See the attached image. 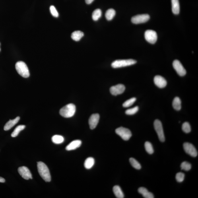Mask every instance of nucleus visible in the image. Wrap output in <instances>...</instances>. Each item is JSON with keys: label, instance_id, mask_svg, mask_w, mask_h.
Segmentation results:
<instances>
[{"label": "nucleus", "instance_id": "nucleus-1", "mask_svg": "<svg viewBox=\"0 0 198 198\" xmlns=\"http://www.w3.org/2000/svg\"><path fill=\"white\" fill-rule=\"evenodd\" d=\"M39 174L45 181L50 182L51 180V177L48 167L44 163L39 162L37 163Z\"/></svg>", "mask_w": 198, "mask_h": 198}, {"label": "nucleus", "instance_id": "nucleus-2", "mask_svg": "<svg viewBox=\"0 0 198 198\" xmlns=\"http://www.w3.org/2000/svg\"><path fill=\"white\" fill-rule=\"evenodd\" d=\"M75 105L69 104L62 108L59 111L60 115L65 118H69L73 116L76 112Z\"/></svg>", "mask_w": 198, "mask_h": 198}, {"label": "nucleus", "instance_id": "nucleus-3", "mask_svg": "<svg viewBox=\"0 0 198 198\" xmlns=\"http://www.w3.org/2000/svg\"><path fill=\"white\" fill-rule=\"evenodd\" d=\"M16 71L22 77L28 78L30 75V72L26 64L22 61H18L16 64Z\"/></svg>", "mask_w": 198, "mask_h": 198}, {"label": "nucleus", "instance_id": "nucleus-4", "mask_svg": "<svg viewBox=\"0 0 198 198\" xmlns=\"http://www.w3.org/2000/svg\"><path fill=\"white\" fill-rule=\"evenodd\" d=\"M137 61L133 59L116 60L113 61L111 66L114 68L127 67L135 64Z\"/></svg>", "mask_w": 198, "mask_h": 198}, {"label": "nucleus", "instance_id": "nucleus-5", "mask_svg": "<svg viewBox=\"0 0 198 198\" xmlns=\"http://www.w3.org/2000/svg\"><path fill=\"white\" fill-rule=\"evenodd\" d=\"M154 129L158 134V139L162 142L165 141V139L163 129L162 123L158 120H156L154 121Z\"/></svg>", "mask_w": 198, "mask_h": 198}, {"label": "nucleus", "instance_id": "nucleus-6", "mask_svg": "<svg viewBox=\"0 0 198 198\" xmlns=\"http://www.w3.org/2000/svg\"><path fill=\"white\" fill-rule=\"evenodd\" d=\"M116 133L120 136L125 141H128L132 136V133L128 129L123 127L118 128L116 130Z\"/></svg>", "mask_w": 198, "mask_h": 198}, {"label": "nucleus", "instance_id": "nucleus-7", "mask_svg": "<svg viewBox=\"0 0 198 198\" xmlns=\"http://www.w3.org/2000/svg\"><path fill=\"white\" fill-rule=\"evenodd\" d=\"M150 18L149 15L148 14H139L133 16L131 21L136 24L145 23L149 20Z\"/></svg>", "mask_w": 198, "mask_h": 198}, {"label": "nucleus", "instance_id": "nucleus-8", "mask_svg": "<svg viewBox=\"0 0 198 198\" xmlns=\"http://www.w3.org/2000/svg\"><path fill=\"white\" fill-rule=\"evenodd\" d=\"M145 40L151 44H154L158 40V35L155 31L152 30L146 31L145 33Z\"/></svg>", "mask_w": 198, "mask_h": 198}, {"label": "nucleus", "instance_id": "nucleus-9", "mask_svg": "<svg viewBox=\"0 0 198 198\" xmlns=\"http://www.w3.org/2000/svg\"><path fill=\"white\" fill-rule=\"evenodd\" d=\"M183 148L186 152L193 157H196L198 155V152L195 146L191 144L185 142L183 145Z\"/></svg>", "mask_w": 198, "mask_h": 198}, {"label": "nucleus", "instance_id": "nucleus-10", "mask_svg": "<svg viewBox=\"0 0 198 198\" xmlns=\"http://www.w3.org/2000/svg\"><path fill=\"white\" fill-rule=\"evenodd\" d=\"M173 67L179 76H183L186 74V70L178 60H175L173 62Z\"/></svg>", "mask_w": 198, "mask_h": 198}, {"label": "nucleus", "instance_id": "nucleus-11", "mask_svg": "<svg viewBox=\"0 0 198 198\" xmlns=\"http://www.w3.org/2000/svg\"><path fill=\"white\" fill-rule=\"evenodd\" d=\"M125 87L123 84H118L111 87L110 91L113 95L116 96L122 94L125 92Z\"/></svg>", "mask_w": 198, "mask_h": 198}, {"label": "nucleus", "instance_id": "nucleus-12", "mask_svg": "<svg viewBox=\"0 0 198 198\" xmlns=\"http://www.w3.org/2000/svg\"><path fill=\"white\" fill-rule=\"evenodd\" d=\"M18 172L21 176L26 180L32 179V175L29 169L26 167H20L18 168Z\"/></svg>", "mask_w": 198, "mask_h": 198}, {"label": "nucleus", "instance_id": "nucleus-13", "mask_svg": "<svg viewBox=\"0 0 198 198\" xmlns=\"http://www.w3.org/2000/svg\"><path fill=\"white\" fill-rule=\"evenodd\" d=\"M99 120H100V115L97 113L93 114L91 115L90 117L88 123L90 128L92 130L95 129L97 125L98 124Z\"/></svg>", "mask_w": 198, "mask_h": 198}, {"label": "nucleus", "instance_id": "nucleus-14", "mask_svg": "<svg viewBox=\"0 0 198 198\" xmlns=\"http://www.w3.org/2000/svg\"><path fill=\"white\" fill-rule=\"evenodd\" d=\"M154 82L155 85L160 88L165 87L167 84L166 80L160 75H157L154 77Z\"/></svg>", "mask_w": 198, "mask_h": 198}, {"label": "nucleus", "instance_id": "nucleus-15", "mask_svg": "<svg viewBox=\"0 0 198 198\" xmlns=\"http://www.w3.org/2000/svg\"><path fill=\"white\" fill-rule=\"evenodd\" d=\"M82 144V141L80 140H76L72 141L66 147V149L68 151L74 150L80 147Z\"/></svg>", "mask_w": 198, "mask_h": 198}, {"label": "nucleus", "instance_id": "nucleus-16", "mask_svg": "<svg viewBox=\"0 0 198 198\" xmlns=\"http://www.w3.org/2000/svg\"><path fill=\"white\" fill-rule=\"evenodd\" d=\"M20 119L19 117H17L15 119L12 120L8 121V122L4 126V130L5 131H8L11 129L12 127L14 126L19 121Z\"/></svg>", "mask_w": 198, "mask_h": 198}, {"label": "nucleus", "instance_id": "nucleus-17", "mask_svg": "<svg viewBox=\"0 0 198 198\" xmlns=\"http://www.w3.org/2000/svg\"><path fill=\"white\" fill-rule=\"evenodd\" d=\"M138 191L141 194L144 198H154L153 194L148 191L145 187H141L138 189Z\"/></svg>", "mask_w": 198, "mask_h": 198}, {"label": "nucleus", "instance_id": "nucleus-18", "mask_svg": "<svg viewBox=\"0 0 198 198\" xmlns=\"http://www.w3.org/2000/svg\"><path fill=\"white\" fill-rule=\"evenodd\" d=\"M172 10L173 13L175 15L179 13L180 5L179 0H172Z\"/></svg>", "mask_w": 198, "mask_h": 198}, {"label": "nucleus", "instance_id": "nucleus-19", "mask_svg": "<svg viewBox=\"0 0 198 198\" xmlns=\"http://www.w3.org/2000/svg\"><path fill=\"white\" fill-rule=\"evenodd\" d=\"M113 191L116 197L117 198H124V195L120 187L119 186H115L113 187Z\"/></svg>", "mask_w": 198, "mask_h": 198}, {"label": "nucleus", "instance_id": "nucleus-20", "mask_svg": "<svg viewBox=\"0 0 198 198\" xmlns=\"http://www.w3.org/2000/svg\"><path fill=\"white\" fill-rule=\"evenodd\" d=\"M84 33L80 31H76L72 33L71 38L75 41H79L84 36Z\"/></svg>", "mask_w": 198, "mask_h": 198}, {"label": "nucleus", "instance_id": "nucleus-21", "mask_svg": "<svg viewBox=\"0 0 198 198\" xmlns=\"http://www.w3.org/2000/svg\"><path fill=\"white\" fill-rule=\"evenodd\" d=\"M172 106L177 111H179L181 108V101L178 97H176L173 101Z\"/></svg>", "mask_w": 198, "mask_h": 198}, {"label": "nucleus", "instance_id": "nucleus-22", "mask_svg": "<svg viewBox=\"0 0 198 198\" xmlns=\"http://www.w3.org/2000/svg\"><path fill=\"white\" fill-rule=\"evenodd\" d=\"M95 163V160L92 158H88L86 159L84 163V166L87 169L91 168Z\"/></svg>", "mask_w": 198, "mask_h": 198}, {"label": "nucleus", "instance_id": "nucleus-23", "mask_svg": "<svg viewBox=\"0 0 198 198\" xmlns=\"http://www.w3.org/2000/svg\"><path fill=\"white\" fill-rule=\"evenodd\" d=\"M51 140L54 143L56 144L63 143L64 141V139L63 136L57 135L53 136Z\"/></svg>", "mask_w": 198, "mask_h": 198}, {"label": "nucleus", "instance_id": "nucleus-24", "mask_svg": "<svg viewBox=\"0 0 198 198\" xmlns=\"http://www.w3.org/2000/svg\"><path fill=\"white\" fill-rule=\"evenodd\" d=\"M116 14L115 10L111 9L107 10L106 13V19L108 21H111L114 18Z\"/></svg>", "mask_w": 198, "mask_h": 198}, {"label": "nucleus", "instance_id": "nucleus-25", "mask_svg": "<svg viewBox=\"0 0 198 198\" xmlns=\"http://www.w3.org/2000/svg\"><path fill=\"white\" fill-rule=\"evenodd\" d=\"M102 11L100 9H97L94 10L92 14V18L94 21H97L101 17Z\"/></svg>", "mask_w": 198, "mask_h": 198}, {"label": "nucleus", "instance_id": "nucleus-26", "mask_svg": "<svg viewBox=\"0 0 198 198\" xmlns=\"http://www.w3.org/2000/svg\"><path fill=\"white\" fill-rule=\"evenodd\" d=\"M26 126L24 125H19L16 127L15 130H14L13 133H12L11 136L12 137H15L17 136L20 132L25 128Z\"/></svg>", "mask_w": 198, "mask_h": 198}, {"label": "nucleus", "instance_id": "nucleus-27", "mask_svg": "<svg viewBox=\"0 0 198 198\" xmlns=\"http://www.w3.org/2000/svg\"><path fill=\"white\" fill-rule=\"evenodd\" d=\"M129 161L131 166L134 168L137 169V170H140V169H141V164L135 158H130Z\"/></svg>", "mask_w": 198, "mask_h": 198}, {"label": "nucleus", "instance_id": "nucleus-28", "mask_svg": "<svg viewBox=\"0 0 198 198\" xmlns=\"http://www.w3.org/2000/svg\"><path fill=\"white\" fill-rule=\"evenodd\" d=\"M145 147L146 151L148 154H152L154 153V149L152 144L149 142H146L145 144Z\"/></svg>", "mask_w": 198, "mask_h": 198}, {"label": "nucleus", "instance_id": "nucleus-29", "mask_svg": "<svg viewBox=\"0 0 198 198\" xmlns=\"http://www.w3.org/2000/svg\"><path fill=\"white\" fill-rule=\"evenodd\" d=\"M136 100V98L134 97L130 99L123 103V106L125 108H128L132 106L135 102Z\"/></svg>", "mask_w": 198, "mask_h": 198}, {"label": "nucleus", "instance_id": "nucleus-30", "mask_svg": "<svg viewBox=\"0 0 198 198\" xmlns=\"http://www.w3.org/2000/svg\"><path fill=\"white\" fill-rule=\"evenodd\" d=\"M181 167L182 170L188 171L191 169V164L187 162H184L182 163Z\"/></svg>", "mask_w": 198, "mask_h": 198}, {"label": "nucleus", "instance_id": "nucleus-31", "mask_svg": "<svg viewBox=\"0 0 198 198\" xmlns=\"http://www.w3.org/2000/svg\"><path fill=\"white\" fill-rule=\"evenodd\" d=\"M182 130L186 133H189L191 131V129L190 125L188 122H186L183 124Z\"/></svg>", "mask_w": 198, "mask_h": 198}, {"label": "nucleus", "instance_id": "nucleus-32", "mask_svg": "<svg viewBox=\"0 0 198 198\" xmlns=\"http://www.w3.org/2000/svg\"><path fill=\"white\" fill-rule=\"evenodd\" d=\"M139 108L138 106H136L134 108L127 109L125 111L126 114L129 115H133L137 113L139 111Z\"/></svg>", "mask_w": 198, "mask_h": 198}, {"label": "nucleus", "instance_id": "nucleus-33", "mask_svg": "<svg viewBox=\"0 0 198 198\" xmlns=\"http://www.w3.org/2000/svg\"><path fill=\"white\" fill-rule=\"evenodd\" d=\"M185 175L184 173L178 172L176 175V180L178 182H182L184 181Z\"/></svg>", "mask_w": 198, "mask_h": 198}, {"label": "nucleus", "instance_id": "nucleus-34", "mask_svg": "<svg viewBox=\"0 0 198 198\" xmlns=\"http://www.w3.org/2000/svg\"><path fill=\"white\" fill-rule=\"evenodd\" d=\"M50 13L52 16L54 17H58L59 16L58 12L56 8L54 6H51L50 8Z\"/></svg>", "mask_w": 198, "mask_h": 198}, {"label": "nucleus", "instance_id": "nucleus-35", "mask_svg": "<svg viewBox=\"0 0 198 198\" xmlns=\"http://www.w3.org/2000/svg\"><path fill=\"white\" fill-rule=\"evenodd\" d=\"M94 1V0H85L86 3L88 5L91 4Z\"/></svg>", "mask_w": 198, "mask_h": 198}, {"label": "nucleus", "instance_id": "nucleus-36", "mask_svg": "<svg viewBox=\"0 0 198 198\" xmlns=\"http://www.w3.org/2000/svg\"><path fill=\"white\" fill-rule=\"evenodd\" d=\"M5 179L2 178V177H0V182L1 183H5Z\"/></svg>", "mask_w": 198, "mask_h": 198}, {"label": "nucleus", "instance_id": "nucleus-37", "mask_svg": "<svg viewBox=\"0 0 198 198\" xmlns=\"http://www.w3.org/2000/svg\"><path fill=\"white\" fill-rule=\"evenodd\" d=\"M0 45H1V44H0ZM0 51H1V48H0Z\"/></svg>", "mask_w": 198, "mask_h": 198}]
</instances>
